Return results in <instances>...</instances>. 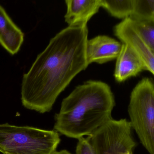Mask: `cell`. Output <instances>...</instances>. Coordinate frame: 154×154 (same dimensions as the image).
Here are the masks:
<instances>
[{
	"label": "cell",
	"instance_id": "obj_1",
	"mask_svg": "<svg viewBox=\"0 0 154 154\" xmlns=\"http://www.w3.org/2000/svg\"><path fill=\"white\" fill-rule=\"evenodd\" d=\"M87 25L69 26L51 39L23 75L21 101L24 107L49 112L59 95L88 66Z\"/></svg>",
	"mask_w": 154,
	"mask_h": 154
},
{
	"label": "cell",
	"instance_id": "obj_2",
	"mask_svg": "<svg viewBox=\"0 0 154 154\" xmlns=\"http://www.w3.org/2000/svg\"><path fill=\"white\" fill-rule=\"evenodd\" d=\"M115 105V97L108 84L87 81L62 100L60 110L55 115L54 130L78 140L90 136L112 119Z\"/></svg>",
	"mask_w": 154,
	"mask_h": 154
},
{
	"label": "cell",
	"instance_id": "obj_3",
	"mask_svg": "<svg viewBox=\"0 0 154 154\" xmlns=\"http://www.w3.org/2000/svg\"><path fill=\"white\" fill-rule=\"evenodd\" d=\"M60 142L55 130L0 125V152L3 154H51Z\"/></svg>",
	"mask_w": 154,
	"mask_h": 154
},
{
	"label": "cell",
	"instance_id": "obj_4",
	"mask_svg": "<svg viewBox=\"0 0 154 154\" xmlns=\"http://www.w3.org/2000/svg\"><path fill=\"white\" fill-rule=\"evenodd\" d=\"M130 125L149 154H154V83L143 78L133 89L128 108Z\"/></svg>",
	"mask_w": 154,
	"mask_h": 154
},
{
	"label": "cell",
	"instance_id": "obj_5",
	"mask_svg": "<svg viewBox=\"0 0 154 154\" xmlns=\"http://www.w3.org/2000/svg\"><path fill=\"white\" fill-rule=\"evenodd\" d=\"M88 137L96 154H134L137 145L126 119H111Z\"/></svg>",
	"mask_w": 154,
	"mask_h": 154
},
{
	"label": "cell",
	"instance_id": "obj_6",
	"mask_svg": "<svg viewBox=\"0 0 154 154\" xmlns=\"http://www.w3.org/2000/svg\"><path fill=\"white\" fill-rule=\"evenodd\" d=\"M115 34L122 43L128 45L143 60L145 70L154 74V51L148 47L133 27L129 17L115 27Z\"/></svg>",
	"mask_w": 154,
	"mask_h": 154
},
{
	"label": "cell",
	"instance_id": "obj_7",
	"mask_svg": "<svg viewBox=\"0 0 154 154\" xmlns=\"http://www.w3.org/2000/svg\"><path fill=\"white\" fill-rule=\"evenodd\" d=\"M122 46V43L105 35H99L88 40L86 46L88 64H104L116 59Z\"/></svg>",
	"mask_w": 154,
	"mask_h": 154
},
{
	"label": "cell",
	"instance_id": "obj_8",
	"mask_svg": "<svg viewBox=\"0 0 154 154\" xmlns=\"http://www.w3.org/2000/svg\"><path fill=\"white\" fill-rule=\"evenodd\" d=\"M143 70H145V66L141 58L128 45L122 43L116 58L114 73L116 81L123 82L131 77L137 76Z\"/></svg>",
	"mask_w": 154,
	"mask_h": 154
},
{
	"label": "cell",
	"instance_id": "obj_9",
	"mask_svg": "<svg viewBox=\"0 0 154 154\" xmlns=\"http://www.w3.org/2000/svg\"><path fill=\"white\" fill-rule=\"evenodd\" d=\"M65 21L69 26L87 25L90 18L101 7L100 0H65Z\"/></svg>",
	"mask_w": 154,
	"mask_h": 154
},
{
	"label": "cell",
	"instance_id": "obj_10",
	"mask_svg": "<svg viewBox=\"0 0 154 154\" xmlns=\"http://www.w3.org/2000/svg\"><path fill=\"white\" fill-rule=\"evenodd\" d=\"M24 39L23 32L0 5V44L10 54L14 55L20 50Z\"/></svg>",
	"mask_w": 154,
	"mask_h": 154
},
{
	"label": "cell",
	"instance_id": "obj_11",
	"mask_svg": "<svg viewBox=\"0 0 154 154\" xmlns=\"http://www.w3.org/2000/svg\"><path fill=\"white\" fill-rule=\"evenodd\" d=\"M101 6L118 18L129 17L133 13V0H100Z\"/></svg>",
	"mask_w": 154,
	"mask_h": 154
},
{
	"label": "cell",
	"instance_id": "obj_12",
	"mask_svg": "<svg viewBox=\"0 0 154 154\" xmlns=\"http://www.w3.org/2000/svg\"><path fill=\"white\" fill-rule=\"evenodd\" d=\"M129 17L135 29L148 47L154 51V20Z\"/></svg>",
	"mask_w": 154,
	"mask_h": 154
},
{
	"label": "cell",
	"instance_id": "obj_13",
	"mask_svg": "<svg viewBox=\"0 0 154 154\" xmlns=\"http://www.w3.org/2000/svg\"><path fill=\"white\" fill-rule=\"evenodd\" d=\"M130 16L154 20V0H133V13Z\"/></svg>",
	"mask_w": 154,
	"mask_h": 154
},
{
	"label": "cell",
	"instance_id": "obj_14",
	"mask_svg": "<svg viewBox=\"0 0 154 154\" xmlns=\"http://www.w3.org/2000/svg\"><path fill=\"white\" fill-rule=\"evenodd\" d=\"M76 154H96L88 137L78 139L76 146Z\"/></svg>",
	"mask_w": 154,
	"mask_h": 154
},
{
	"label": "cell",
	"instance_id": "obj_15",
	"mask_svg": "<svg viewBox=\"0 0 154 154\" xmlns=\"http://www.w3.org/2000/svg\"><path fill=\"white\" fill-rule=\"evenodd\" d=\"M51 154H74L71 153L69 151H67L66 150H62L60 151H55L54 152Z\"/></svg>",
	"mask_w": 154,
	"mask_h": 154
}]
</instances>
